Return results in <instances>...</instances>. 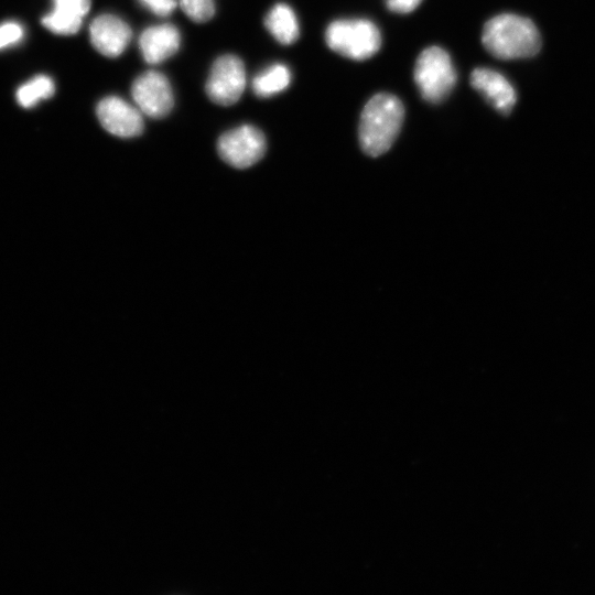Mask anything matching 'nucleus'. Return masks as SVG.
Here are the masks:
<instances>
[{
	"mask_svg": "<svg viewBox=\"0 0 595 595\" xmlns=\"http://www.w3.org/2000/svg\"><path fill=\"white\" fill-rule=\"evenodd\" d=\"M482 42L488 53L500 60L532 57L542 44L536 24L513 13H501L489 19L484 25Z\"/></svg>",
	"mask_w": 595,
	"mask_h": 595,
	"instance_id": "1",
	"label": "nucleus"
},
{
	"mask_svg": "<svg viewBox=\"0 0 595 595\" xmlns=\"http://www.w3.org/2000/svg\"><path fill=\"white\" fill-rule=\"evenodd\" d=\"M404 119V107L394 95L380 93L365 105L358 126L361 150L370 156L387 152L397 139Z\"/></svg>",
	"mask_w": 595,
	"mask_h": 595,
	"instance_id": "2",
	"label": "nucleus"
},
{
	"mask_svg": "<svg viewBox=\"0 0 595 595\" xmlns=\"http://www.w3.org/2000/svg\"><path fill=\"white\" fill-rule=\"evenodd\" d=\"M326 44L342 56L364 61L375 55L381 45L377 25L366 19H339L328 24Z\"/></svg>",
	"mask_w": 595,
	"mask_h": 595,
	"instance_id": "3",
	"label": "nucleus"
},
{
	"mask_svg": "<svg viewBox=\"0 0 595 595\" xmlns=\"http://www.w3.org/2000/svg\"><path fill=\"white\" fill-rule=\"evenodd\" d=\"M457 75L448 53L440 46L423 50L414 65V82L422 98L442 102L453 90Z\"/></svg>",
	"mask_w": 595,
	"mask_h": 595,
	"instance_id": "4",
	"label": "nucleus"
},
{
	"mask_svg": "<svg viewBox=\"0 0 595 595\" xmlns=\"http://www.w3.org/2000/svg\"><path fill=\"white\" fill-rule=\"evenodd\" d=\"M266 137L260 129L251 125H242L223 133L217 142L219 156L229 165L246 169L266 153Z\"/></svg>",
	"mask_w": 595,
	"mask_h": 595,
	"instance_id": "5",
	"label": "nucleus"
},
{
	"mask_svg": "<svg viewBox=\"0 0 595 595\" xmlns=\"http://www.w3.org/2000/svg\"><path fill=\"white\" fill-rule=\"evenodd\" d=\"M246 87V68L236 55L219 56L210 68L205 90L208 98L220 106H231L239 100Z\"/></svg>",
	"mask_w": 595,
	"mask_h": 595,
	"instance_id": "6",
	"label": "nucleus"
},
{
	"mask_svg": "<svg viewBox=\"0 0 595 595\" xmlns=\"http://www.w3.org/2000/svg\"><path fill=\"white\" fill-rule=\"evenodd\" d=\"M131 94L140 111L154 119L165 117L174 106L171 84L156 71L139 75L132 83Z\"/></svg>",
	"mask_w": 595,
	"mask_h": 595,
	"instance_id": "7",
	"label": "nucleus"
},
{
	"mask_svg": "<svg viewBox=\"0 0 595 595\" xmlns=\"http://www.w3.org/2000/svg\"><path fill=\"white\" fill-rule=\"evenodd\" d=\"M96 112L104 129L116 137L132 138L143 131L140 109L120 97H105L99 101Z\"/></svg>",
	"mask_w": 595,
	"mask_h": 595,
	"instance_id": "8",
	"label": "nucleus"
},
{
	"mask_svg": "<svg viewBox=\"0 0 595 595\" xmlns=\"http://www.w3.org/2000/svg\"><path fill=\"white\" fill-rule=\"evenodd\" d=\"M89 34L93 46L100 54L117 57L129 45L132 31L119 17L100 14L91 21Z\"/></svg>",
	"mask_w": 595,
	"mask_h": 595,
	"instance_id": "9",
	"label": "nucleus"
},
{
	"mask_svg": "<svg viewBox=\"0 0 595 595\" xmlns=\"http://www.w3.org/2000/svg\"><path fill=\"white\" fill-rule=\"evenodd\" d=\"M470 85L498 112L501 115L511 112L517 95L504 75L490 68L478 67L470 74Z\"/></svg>",
	"mask_w": 595,
	"mask_h": 595,
	"instance_id": "10",
	"label": "nucleus"
},
{
	"mask_svg": "<svg viewBox=\"0 0 595 595\" xmlns=\"http://www.w3.org/2000/svg\"><path fill=\"white\" fill-rule=\"evenodd\" d=\"M181 44L178 29L170 23L147 28L139 37V47L148 64H160L174 55Z\"/></svg>",
	"mask_w": 595,
	"mask_h": 595,
	"instance_id": "11",
	"label": "nucleus"
},
{
	"mask_svg": "<svg viewBox=\"0 0 595 595\" xmlns=\"http://www.w3.org/2000/svg\"><path fill=\"white\" fill-rule=\"evenodd\" d=\"M54 9L42 19V24L56 34L76 33L90 9V0H53Z\"/></svg>",
	"mask_w": 595,
	"mask_h": 595,
	"instance_id": "12",
	"label": "nucleus"
},
{
	"mask_svg": "<svg viewBox=\"0 0 595 595\" xmlns=\"http://www.w3.org/2000/svg\"><path fill=\"white\" fill-rule=\"evenodd\" d=\"M264 25L283 45H290L299 39L300 28L296 15L286 3L273 6L264 18Z\"/></svg>",
	"mask_w": 595,
	"mask_h": 595,
	"instance_id": "13",
	"label": "nucleus"
},
{
	"mask_svg": "<svg viewBox=\"0 0 595 595\" xmlns=\"http://www.w3.org/2000/svg\"><path fill=\"white\" fill-rule=\"evenodd\" d=\"M290 82V69L284 64L275 63L255 76L252 89L258 97L268 98L283 91Z\"/></svg>",
	"mask_w": 595,
	"mask_h": 595,
	"instance_id": "14",
	"label": "nucleus"
},
{
	"mask_svg": "<svg viewBox=\"0 0 595 595\" xmlns=\"http://www.w3.org/2000/svg\"><path fill=\"white\" fill-rule=\"evenodd\" d=\"M54 94V83L45 75H39L19 87L18 102L24 108L33 107L39 100L50 98Z\"/></svg>",
	"mask_w": 595,
	"mask_h": 595,
	"instance_id": "15",
	"label": "nucleus"
},
{
	"mask_svg": "<svg viewBox=\"0 0 595 595\" xmlns=\"http://www.w3.org/2000/svg\"><path fill=\"white\" fill-rule=\"evenodd\" d=\"M183 12L194 22L204 23L215 14L214 0H177Z\"/></svg>",
	"mask_w": 595,
	"mask_h": 595,
	"instance_id": "16",
	"label": "nucleus"
},
{
	"mask_svg": "<svg viewBox=\"0 0 595 595\" xmlns=\"http://www.w3.org/2000/svg\"><path fill=\"white\" fill-rule=\"evenodd\" d=\"M23 36V29L17 22H6L0 25V50L18 43Z\"/></svg>",
	"mask_w": 595,
	"mask_h": 595,
	"instance_id": "17",
	"label": "nucleus"
},
{
	"mask_svg": "<svg viewBox=\"0 0 595 595\" xmlns=\"http://www.w3.org/2000/svg\"><path fill=\"white\" fill-rule=\"evenodd\" d=\"M140 3L150 10L152 13L159 17H166L171 14L176 6L178 4L177 0H139Z\"/></svg>",
	"mask_w": 595,
	"mask_h": 595,
	"instance_id": "18",
	"label": "nucleus"
},
{
	"mask_svg": "<svg viewBox=\"0 0 595 595\" xmlns=\"http://www.w3.org/2000/svg\"><path fill=\"white\" fill-rule=\"evenodd\" d=\"M422 0H386L388 9L397 13H410L415 10Z\"/></svg>",
	"mask_w": 595,
	"mask_h": 595,
	"instance_id": "19",
	"label": "nucleus"
}]
</instances>
